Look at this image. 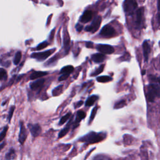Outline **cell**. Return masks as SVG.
I'll use <instances>...</instances> for the list:
<instances>
[{
  "label": "cell",
  "instance_id": "1",
  "mask_svg": "<svg viewBox=\"0 0 160 160\" xmlns=\"http://www.w3.org/2000/svg\"><path fill=\"white\" fill-rule=\"evenodd\" d=\"M106 138V134L100 133H96L95 132H91L87 135H85L84 137L80 138V141L82 142L88 143V144H91V143H96L100 142L102 140H103Z\"/></svg>",
  "mask_w": 160,
  "mask_h": 160
},
{
  "label": "cell",
  "instance_id": "2",
  "mask_svg": "<svg viewBox=\"0 0 160 160\" xmlns=\"http://www.w3.org/2000/svg\"><path fill=\"white\" fill-rule=\"evenodd\" d=\"M156 97L160 98V84L158 83H151L148 87V100L150 102H153Z\"/></svg>",
  "mask_w": 160,
  "mask_h": 160
},
{
  "label": "cell",
  "instance_id": "3",
  "mask_svg": "<svg viewBox=\"0 0 160 160\" xmlns=\"http://www.w3.org/2000/svg\"><path fill=\"white\" fill-rule=\"evenodd\" d=\"M138 7V4L136 0H125L123 3L124 11L128 15L133 14L134 11Z\"/></svg>",
  "mask_w": 160,
  "mask_h": 160
},
{
  "label": "cell",
  "instance_id": "4",
  "mask_svg": "<svg viewBox=\"0 0 160 160\" xmlns=\"http://www.w3.org/2000/svg\"><path fill=\"white\" fill-rule=\"evenodd\" d=\"M55 50H56V48H53L51 50H49L43 52L33 53L31 54V58H34L39 61H43L51 55L55 51Z\"/></svg>",
  "mask_w": 160,
  "mask_h": 160
},
{
  "label": "cell",
  "instance_id": "5",
  "mask_svg": "<svg viewBox=\"0 0 160 160\" xmlns=\"http://www.w3.org/2000/svg\"><path fill=\"white\" fill-rule=\"evenodd\" d=\"M101 23V18L100 16H98L95 18L94 20L93 21V23H92L90 26L86 27L85 31L88 32L95 33L96 31L99 29Z\"/></svg>",
  "mask_w": 160,
  "mask_h": 160
},
{
  "label": "cell",
  "instance_id": "6",
  "mask_svg": "<svg viewBox=\"0 0 160 160\" xmlns=\"http://www.w3.org/2000/svg\"><path fill=\"white\" fill-rule=\"evenodd\" d=\"M100 35L105 38H110L116 34V31L113 27L110 25H105L101 30Z\"/></svg>",
  "mask_w": 160,
  "mask_h": 160
},
{
  "label": "cell",
  "instance_id": "7",
  "mask_svg": "<svg viewBox=\"0 0 160 160\" xmlns=\"http://www.w3.org/2000/svg\"><path fill=\"white\" fill-rule=\"evenodd\" d=\"M97 50L103 54H110L114 53V48L109 45H98L96 47Z\"/></svg>",
  "mask_w": 160,
  "mask_h": 160
},
{
  "label": "cell",
  "instance_id": "8",
  "mask_svg": "<svg viewBox=\"0 0 160 160\" xmlns=\"http://www.w3.org/2000/svg\"><path fill=\"white\" fill-rule=\"evenodd\" d=\"M20 134H19V138H18V140H19V142L21 144L23 145L24 143L25 142V141L27 138L28 133L27 131L26 130L25 127L24 126L23 122L21 121L20 122Z\"/></svg>",
  "mask_w": 160,
  "mask_h": 160
},
{
  "label": "cell",
  "instance_id": "9",
  "mask_svg": "<svg viewBox=\"0 0 160 160\" xmlns=\"http://www.w3.org/2000/svg\"><path fill=\"white\" fill-rule=\"evenodd\" d=\"M28 128L33 137H38L41 131V128L39 124H28Z\"/></svg>",
  "mask_w": 160,
  "mask_h": 160
},
{
  "label": "cell",
  "instance_id": "10",
  "mask_svg": "<svg viewBox=\"0 0 160 160\" xmlns=\"http://www.w3.org/2000/svg\"><path fill=\"white\" fill-rule=\"evenodd\" d=\"M45 82V79L43 78L39 79L36 81H34L32 83H31L29 86L30 88L33 91H40L41 90L44 85V83Z\"/></svg>",
  "mask_w": 160,
  "mask_h": 160
},
{
  "label": "cell",
  "instance_id": "11",
  "mask_svg": "<svg viewBox=\"0 0 160 160\" xmlns=\"http://www.w3.org/2000/svg\"><path fill=\"white\" fill-rule=\"evenodd\" d=\"M93 17V13L90 10H87L84 12V13L80 18V21L83 23H87L90 21Z\"/></svg>",
  "mask_w": 160,
  "mask_h": 160
},
{
  "label": "cell",
  "instance_id": "12",
  "mask_svg": "<svg viewBox=\"0 0 160 160\" xmlns=\"http://www.w3.org/2000/svg\"><path fill=\"white\" fill-rule=\"evenodd\" d=\"M144 14V8H140L137 12L136 15V20H135V23H136V26L137 27H139L142 23L143 17Z\"/></svg>",
  "mask_w": 160,
  "mask_h": 160
},
{
  "label": "cell",
  "instance_id": "13",
  "mask_svg": "<svg viewBox=\"0 0 160 160\" xmlns=\"http://www.w3.org/2000/svg\"><path fill=\"white\" fill-rule=\"evenodd\" d=\"M143 55H144V58L145 59L146 62H147L149 58V55L151 52V48L150 45L148 44V41H144L143 44Z\"/></svg>",
  "mask_w": 160,
  "mask_h": 160
},
{
  "label": "cell",
  "instance_id": "14",
  "mask_svg": "<svg viewBox=\"0 0 160 160\" xmlns=\"http://www.w3.org/2000/svg\"><path fill=\"white\" fill-rule=\"evenodd\" d=\"M106 56L103 53H96L92 55L91 59L95 63H100L103 62V61L105 59Z\"/></svg>",
  "mask_w": 160,
  "mask_h": 160
},
{
  "label": "cell",
  "instance_id": "15",
  "mask_svg": "<svg viewBox=\"0 0 160 160\" xmlns=\"http://www.w3.org/2000/svg\"><path fill=\"white\" fill-rule=\"evenodd\" d=\"M86 117V113L83 111H79L77 113V115H76V120L75 121V123H74V128L77 127L79 123V122L81 121V120L84 119Z\"/></svg>",
  "mask_w": 160,
  "mask_h": 160
},
{
  "label": "cell",
  "instance_id": "16",
  "mask_svg": "<svg viewBox=\"0 0 160 160\" xmlns=\"http://www.w3.org/2000/svg\"><path fill=\"white\" fill-rule=\"evenodd\" d=\"M48 72H45V71H34L32 73V75H30L29 78L30 79L34 80V79L44 76L48 75Z\"/></svg>",
  "mask_w": 160,
  "mask_h": 160
},
{
  "label": "cell",
  "instance_id": "17",
  "mask_svg": "<svg viewBox=\"0 0 160 160\" xmlns=\"http://www.w3.org/2000/svg\"><path fill=\"white\" fill-rule=\"evenodd\" d=\"M98 98L99 97L97 95H92L90 97H89L85 103L86 106H91L92 105H93L96 101L98 99Z\"/></svg>",
  "mask_w": 160,
  "mask_h": 160
},
{
  "label": "cell",
  "instance_id": "18",
  "mask_svg": "<svg viewBox=\"0 0 160 160\" xmlns=\"http://www.w3.org/2000/svg\"><path fill=\"white\" fill-rule=\"evenodd\" d=\"M73 71H74L73 66L69 65V66H66L63 67V68L61 70L60 73L61 74H68V75H70Z\"/></svg>",
  "mask_w": 160,
  "mask_h": 160
},
{
  "label": "cell",
  "instance_id": "19",
  "mask_svg": "<svg viewBox=\"0 0 160 160\" xmlns=\"http://www.w3.org/2000/svg\"><path fill=\"white\" fill-rule=\"evenodd\" d=\"M70 37L68 36V33L66 32L64 35V46H65L66 51H68V49L70 47Z\"/></svg>",
  "mask_w": 160,
  "mask_h": 160
},
{
  "label": "cell",
  "instance_id": "20",
  "mask_svg": "<svg viewBox=\"0 0 160 160\" xmlns=\"http://www.w3.org/2000/svg\"><path fill=\"white\" fill-rule=\"evenodd\" d=\"M16 157V153H15V150L14 148H11L8 153L6 155L5 158L6 159H15Z\"/></svg>",
  "mask_w": 160,
  "mask_h": 160
},
{
  "label": "cell",
  "instance_id": "21",
  "mask_svg": "<svg viewBox=\"0 0 160 160\" xmlns=\"http://www.w3.org/2000/svg\"><path fill=\"white\" fill-rule=\"evenodd\" d=\"M97 81L100 83H106L111 81L112 80V78L108 76H101L96 78Z\"/></svg>",
  "mask_w": 160,
  "mask_h": 160
},
{
  "label": "cell",
  "instance_id": "22",
  "mask_svg": "<svg viewBox=\"0 0 160 160\" xmlns=\"http://www.w3.org/2000/svg\"><path fill=\"white\" fill-rule=\"evenodd\" d=\"M70 121L69 123L67 125V126H66L64 129H63L62 130H61V131H60V133H59L58 138H61L64 137L65 136V135H66L68 133V131H69V130H70Z\"/></svg>",
  "mask_w": 160,
  "mask_h": 160
},
{
  "label": "cell",
  "instance_id": "23",
  "mask_svg": "<svg viewBox=\"0 0 160 160\" xmlns=\"http://www.w3.org/2000/svg\"><path fill=\"white\" fill-rule=\"evenodd\" d=\"M21 57H22V53L20 51H18L16 52V53L15 54V58H14V64L15 65H18V64L20 63V61H21Z\"/></svg>",
  "mask_w": 160,
  "mask_h": 160
},
{
  "label": "cell",
  "instance_id": "24",
  "mask_svg": "<svg viewBox=\"0 0 160 160\" xmlns=\"http://www.w3.org/2000/svg\"><path fill=\"white\" fill-rule=\"evenodd\" d=\"M63 88V85H59V87H58L57 88L54 89L53 90V92H52L53 95V96H58L59 94L61 93V92H62Z\"/></svg>",
  "mask_w": 160,
  "mask_h": 160
},
{
  "label": "cell",
  "instance_id": "25",
  "mask_svg": "<svg viewBox=\"0 0 160 160\" xmlns=\"http://www.w3.org/2000/svg\"><path fill=\"white\" fill-rule=\"evenodd\" d=\"M71 115V113H67L66 115H65L64 116H63L62 118H61L60 121H59V125H63L64 123H65L68 120V119L70 118V116Z\"/></svg>",
  "mask_w": 160,
  "mask_h": 160
},
{
  "label": "cell",
  "instance_id": "26",
  "mask_svg": "<svg viewBox=\"0 0 160 160\" xmlns=\"http://www.w3.org/2000/svg\"><path fill=\"white\" fill-rule=\"evenodd\" d=\"M7 72L4 68H0V80H6L7 79Z\"/></svg>",
  "mask_w": 160,
  "mask_h": 160
},
{
  "label": "cell",
  "instance_id": "27",
  "mask_svg": "<svg viewBox=\"0 0 160 160\" xmlns=\"http://www.w3.org/2000/svg\"><path fill=\"white\" fill-rule=\"evenodd\" d=\"M8 130V126H7L3 128V130L1 133H0V142L2 141L4 139V138H5L6 135H7Z\"/></svg>",
  "mask_w": 160,
  "mask_h": 160
},
{
  "label": "cell",
  "instance_id": "28",
  "mask_svg": "<svg viewBox=\"0 0 160 160\" xmlns=\"http://www.w3.org/2000/svg\"><path fill=\"white\" fill-rule=\"evenodd\" d=\"M48 45H49V43L47 41H43V42L41 43L40 44H39L38 45V46L36 48V50H43V49L46 48Z\"/></svg>",
  "mask_w": 160,
  "mask_h": 160
},
{
  "label": "cell",
  "instance_id": "29",
  "mask_svg": "<svg viewBox=\"0 0 160 160\" xmlns=\"http://www.w3.org/2000/svg\"><path fill=\"white\" fill-rule=\"evenodd\" d=\"M104 65H101L99 68H98V69H96V70L91 74V76H96V75H100V74L101 73H102L103 71V69H104Z\"/></svg>",
  "mask_w": 160,
  "mask_h": 160
},
{
  "label": "cell",
  "instance_id": "30",
  "mask_svg": "<svg viewBox=\"0 0 160 160\" xmlns=\"http://www.w3.org/2000/svg\"><path fill=\"white\" fill-rule=\"evenodd\" d=\"M15 109V106H12L10 109V112H9V114H8V120L9 123L11 121L12 117H13V114Z\"/></svg>",
  "mask_w": 160,
  "mask_h": 160
},
{
  "label": "cell",
  "instance_id": "31",
  "mask_svg": "<svg viewBox=\"0 0 160 160\" xmlns=\"http://www.w3.org/2000/svg\"><path fill=\"white\" fill-rule=\"evenodd\" d=\"M97 109H98V107L96 106L93 108V111H92L91 112V116H90V121H89V123H90L93 121L95 118V115L96 114V112H97Z\"/></svg>",
  "mask_w": 160,
  "mask_h": 160
},
{
  "label": "cell",
  "instance_id": "32",
  "mask_svg": "<svg viewBox=\"0 0 160 160\" xmlns=\"http://www.w3.org/2000/svg\"><path fill=\"white\" fill-rule=\"evenodd\" d=\"M125 104H126L125 101V100H121V101H119L118 103H116L114 108H121L122 107H123L125 105Z\"/></svg>",
  "mask_w": 160,
  "mask_h": 160
},
{
  "label": "cell",
  "instance_id": "33",
  "mask_svg": "<svg viewBox=\"0 0 160 160\" xmlns=\"http://www.w3.org/2000/svg\"><path fill=\"white\" fill-rule=\"evenodd\" d=\"M70 75H68V74H62V75L60 76L58 78V80L59 81H64V80H66L69 77Z\"/></svg>",
  "mask_w": 160,
  "mask_h": 160
},
{
  "label": "cell",
  "instance_id": "34",
  "mask_svg": "<svg viewBox=\"0 0 160 160\" xmlns=\"http://www.w3.org/2000/svg\"><path fill=\"white\" fill-rule=\"evenodd\" d=\"M158 23L160 24V0H158Z\"/></svg>",
  "mask_w": 160,
  "mask_h": 160
},
{
  "label": "cell",
  "instance_id": "35",
  "mask_svg": "<svg viewBox=\"0 0 160 160\" xmlns=\"http://www.w3.org/2000/svg\"><path fill=\"white\" fill-rule=\"evenodd\" d=\"M86 46H87L88 48H93V43H91V42H87V43H86Z\"/></svg>",
  "mask_w": 160,
  "mask_h": 160
},
{
  "label": "cell",
  "instance_id": "36",
  "mask_svg": "<svg viewBox=\"0 0 160 160\" xmlns=\"http://www.w3.org/2000/svg\"><path fill=\"white\" fill-rule=\"evenodd\" d=\"M76 29H77V31H78V32H81V31L82 30V29H83V26H81V25H80V24H76Z\"/></svg>",
  "mask_w": 160,
  "mask_h": 160
},
{
  "label": "cell",
  "instance_id": "37",
  "mask_svg": "<svg viewBox=\"0 0 160 160\" xmlns=\"http://www.w3.org/2000/svg\"><path fill=\"white\" fill-rule=\"evenodd\" d=\"M83 103V101H79L78 103H77V105L76 106V108H79V107H80V106H81V105H82V104Z\"/></svg>",
  "mask_w": 160,
  "mask_h": 160
},
{
  "label": "cell",
  "instance_id": "38",
  "mask_svg": "<svg viewBox=\"0 0 160 160\" xmlns=\"http://www.w3.org/2000/svg\"><path fill=\"white\" fill-rule=\"evenodd\" d=\"M5 145H6V143L5 142H3L1 144H0V151H1V150L5 146Z\"/></svg>",
  "mask_w": 160,
  "mask_h": 160
},
{
  "label": "cell",
  "instance_id": "39",
  "mask_svg": "<svg viewBox=\"0 0 160 160\" xmlns=\"http://www.w3.org/2000/svg\"><path fill=\"white\" fill-rule=\"evenodd\" d=\"M8 65H10V64H11V63L10 62H9V61H8ZM5 65H7V63H3V66H5ZM6 66H7V67H8V65H6Z\"/></svg>",
  "mask_w": 160,
  "mask_h": 160
},
{
  "label": "cell",
  "instance_id": "40",
  "mask_svg": "<svg viewBox=\"0 0 160 160\" xmlns=\"http://www.w3.org/2000/svg\"><path fill=\"white\" fill-rule=\"evenodd\" d=\"M159 46H160V41H159Z\"/></svg>",
  "mask_w": 160,
  "mask_h": 160
}]
</instances>
